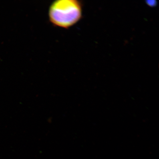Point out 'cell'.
Returning <instances> with one entry per match:
<instances>
[{"label": "cell", "mask_w": 159, "mask_h": 159, "mask_svg": "<svg viewBox=\"0 0 159 159\" xmlns=\"http://www.w3.org/2000/svg\"><path fill=\"white\" fill-rule=\"evenodd\" d=\"M83 5L77 0H57L50 5L48 16L53 26L68 29L82 17Z\"/></svg>", "instance_id": "6da1fadb"}]
</instances>
